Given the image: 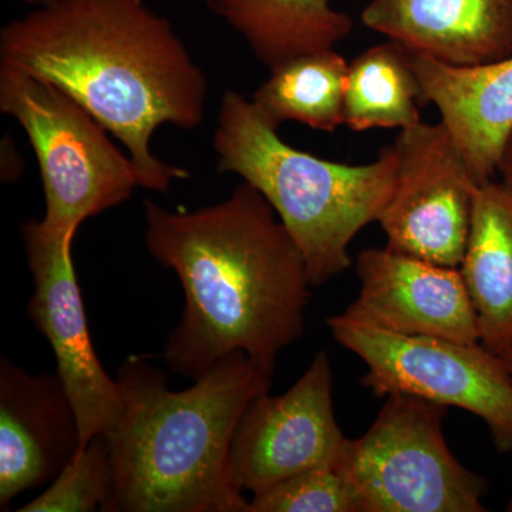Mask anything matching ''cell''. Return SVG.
I'll return each mask as SVG.
<instances>
[{
  "label": "cell",
  "mask_w": 512,
  "mask_h": 512,
  "mask_svg": "<svg viewBox=\"0 0 512 512\" xmlns=\"http://www.w3.org/2000/svg\"><path fill=\"white\" fill-rule=\"evenodd\" d=\"M148 251L184 289L180 323L164 360L200 379L222 357L244 352L274 372L279 353L305 330L308 268L274 208L251 184L191 212L144 202Z\"/></svg>",
  "instance_id": "obj_1"
},
{
  "label": "cell",
  "mask_w": 512,
  "mask_h": 512,
  "mask_svg": "<svg viewBox=\"0 0 512 512\" xmlns=\"http://www.w3.org/2000/svg\"><path fill=\"white\" fill-rule=\"evenodd\" d=\"M22 2L26 3V5L43 6L52 2V0H22Z\"/></svg>",
  "instance_id": "obj_23"
},
{
  "label": "cell",
  "mask_w": 512,
  "mask_h": 512,
  "mask_svg": "<svg viewBox=\"0 0 512 512\" xmlns=\"http://www.w3.org/2000/svg\"><path fill=\"white\" fill-rule=\"evenodd\" d=\"M500 357L503 359L505 367H507L508 372H510V375L512 376V346Z\"/></svg>",
  "instance_id": "obj_22"
},
{
  "label": "cell",
  "mask_w": 512,
  "mask_h": 512,
  "mask_svg": "<svg viewBox=\"0 0 512 512\" xmlns=\"http://www.w3.org/2000/svg\"><path fill=\"white\" fill-rule=\"evenodd\" d=\"M249 512H367L362 494L338 466L312 468L252 495Z\"/></svg>",
  "instance_id": "obj_20"
},
{
  "label": "cell",
  "mask_w": 512,
  "mask_h": 512,
  "mask_svg": "<svg viewBox=\"0 0 512 512\" xmlns=\"http://www.w3.org/2000/svg\"><path fill=\"white\" fill-rule=\"evenodd\" d=\"M247 40L269 70L320 50L335 49L352 33L353 20L330 0H207Z\"/></svg>",
  "instance_id": "obj_16"
},
{
  "label": "cell",
  "mask_w": 512,
  "mask_h": 512,
  "mask_svg": "<svg viewBox=\"0 0 512 512\" xmlns=\"http://www.w3.org/2000/svg\"><path fill=\"white\" fill-rule=\"evenodd\" d=\"M447 407L389 394L363 436L346 440L338 467L367 512H484L487 478L454 457L444 437Z\"/></svg>",
  "instance_id": "obj_6"
},
{
  "label": "cell",
  "mask_w": 512,
  "mask_h": 512,
  "mask_svg": "<svg viewBox=\"0 0 512 512\" xmlns=\"http://www.w3.org/2000/svg\"><path fill=\"white\" fill-rule=\"evenodd\" d=\"M80 450V427L59 375L0 362V507L52 483Z\"/></svg>",
  "instance_id": "obj_12"
},
{
  "label": "cell",
  "mask_w": 512,
  "mask_h": 512,
  "mask_svg": "<svg viewBox=\"0 0 512 512\" xmlns=\"http://www.w3.org/2000/svg\"><path fill=\"white\" fill-rule=\"evenodd\" d=\"M423 93L412 52L387 40L349 63L345 126L353 131L409 128L421 123Z\"/></svg>",
  "instance_id": "obj_18"
},
{
  "label": "cell",
  "mask_w": 512,
  "mask_h": 512,
  "mask_svg": "<svg viewBox=\"0 0 512 512\" xmlns=\"http://www.w3.org/2000/svg\"><path fill=\"white\" fill-rule=\"evenodd\" d=\"M333 339L367 367L362 384L376 396L410 394L480 417L497 451H512V376L481 343L406 336L326 319Z\"/></svg>",
  "instance_id": "obj_7"
},
{
  "label": "cell",
  "mask_w": 512,
  "mask_h": 512,
  "mask_svg": "<svg viewBox=\"0 0 512 512\" xmlns=\"http://www.w3.org/2000/svg\"><path fill=\"white\" fill-rule=\"evenodd\" d=\"M349 63L335 49L295 57L271 70L252 103L272 126L286 121L333 133L345 126Z\"/></svg>",
  "instance_id": "obj_17"
},
{
  "label": "cell",
  "mask_w": 512,
  "mask_h": 512,
  "mask_svg": "<svg viewBox=\"0 0 512 512\" xmlns=\"http://www.w3.org/2000/svg\"><path fill=\"white\" fill-rule=\"evenodd\" d=\"M332 393V366L322 350L288 392L256 394L232 437V484L255 495L303 471L338 466L348 439L336 420Z\"/></svg>",
  "instance_id": "obj_9"
},
{
  "label": "cell",
  "mask_w": 512,
  "mask_h": 512,
  "mask_svg": "<svg viewBox=\"0 0 512 512\" xmlns=\"http://www.w3.org/2000/svg\"><path fill=\"white\" fill-rule=\"evenodd\" d=\"M359 295L340 316L406 336L480 343L476 309L460 268L367 248L356 256Z\"/></svg>",
  "instance_id": "obj_11"
},
{
  "label": "cell",
  "mask_w": 512,
  "mask_h": 512,
  "mask_svg": "<svg viewBox=\"0 0 512 512\" xmlns=\"http://www.w3.org/2000/svg\"><path fill=\"white\" fill-rule=\"evenodd\" d=\"M460 271L476 309L480 343L501 356L512 346V192L501 181L474 192Z\"/></svg>",
  "instance_id": "obj_15"
},
{
  "label": "cell",
  "mask_w": 512,
  "mask_h": 512,
  "mask_svg": "<svg viewBox=\"0 0 512 512\" xmlns=\"http://www.w3.org/2000/svg\"><path fill=\"white\" fill-rule=\"evenodd\" d=\"M497 174L501 177V183L512 192V133L505 141L503 153L498 161Z\"/></svg>",
  "instance_id": "obj_21"
},
{
  "label": "cell",
  "mask_w": 512,
  "mask_h": 512,
  "mask_svg": "<svg viewBox=\"0 0 512 512\" xmlns=\"http://www.w3.org/2000/svg\"><path fill=\"white\" fill-rule=\"evenodd\" d=\"M507 511L512 512V495H511L510 501H508V504H507Z\"/></svg>",
  "instance_id": "obj_24"
},
{
  "label": "cell",
  "mask_w": 512,
  "mask_h": 512,
  "mask_svg": "<svg viewBox=\"0 0 512 512\" xmlns=\"http://www.w3.org/2000/svg\"><path fill=\"white\" fill-rule=\"evenodd\" d=\"M362 23L453 66L512 56V0H370Z\"/></svg>",
  "instance_id": "obj_14"
},
{
  "label": "cell",
  "mask_w": 512,
  "mask_h": 512,
  "mask_svg": "<svg viewBox=\"0 0 512 512\" xmlns=\"http://www.w3.org/2000/svg\"><path fill=\"white\" fill-rule=\"evenodd\" d=\"M214 148L218 171L238 174L274 208L301 249L312 286L352 266L350 244L379 220L396 180L393 144L369 164L323 160L288 146L252 100L235 90L222 96Z\"/></svg>",
  "instance_id": "obj_4"
},
{
  "label": "cell",
  "mask_w": 512,
  "mask_h": 512,
  "mask_svg": "<svg viewBox=\"0 0 512 512\" xmlns=\"http://www.w3.org/2000/svg\"><path fill=\"white\" fill-rule=\"evenodd\" d=\"M272 375L238 350L174 392L146 357H130L116 377L119 420L104 434L111 512H249L229 477V450L242 412L271 389Z\"/></svg>",
  "instance_id": "obj_3"
},
{
  "label": "cell",
  "mask_w": 512,
  "mask_h": 512,
  "mask_svg": "<svg viewBox=\"0 0 512 512\" xmlns=\"http://www.w3.org/2000/svg\"><path fill=\"white\" fill-rule=\"evenodd\" d=\"M396 180L379 222L386 248L460 268L480 187L443 123L403 128L393 143Z\"/></svg>",
  "instance_id": "obj_8"
},
{
  "label": "cell",
  "mask_w": 512,
  "mask_h": 512,
  "mask_svg": "<svg viewBox=\"0 0 512 512\" xmlns=\"http://www.w3.org/2000/svg\"><path fill=\"white\" fill-rule=\"evenodd\" d=\"M412 60L423 106L439 110L474 181L494 180L512 133V56L476 66H453L413 52Z\"/></svg>",
  "instance_id": "obj_13"
},
{
  "label": "cell",
  "mask_w": 512,
  "mask_h": 512,
  "mask_svg": "<svg viewBox=\"0 0 512 512\" xmlns=\"http://www.w3.org/2000/svg\"><path fill=\"white\" fill-rule=\"evenodd\" d=\"M20 512H111V471L106 436L93 437L42 494Z\"/></svg>",
  "instance_id": "obj_19"
},
{
  "label": "cell",
  "mask_w": 512,
  "mask_h": 512,
  "mask_svg": "<svg viewBox=\"0 0 512 512\" xmlns=\"http://www.w3.org/2000/svg\"><path fill=\"white\" fill-rule=\"evenodd\" d=\"M22 234L35 282L28 318L55 353L57 375L79 421L82 450L93 437L109 433L119 420V384L107 375L90 338L73 264L76 232L47 234L37 221H29Z\"/></svg>",
  "instance_id": "obj_10"
},
{
  "label": "cell",
  "mask_w": 512,
  "mask_h": 512,
  "mask_svg": "<svg viewBox=\"0 0 512 512\" xmlns=\"http://www.w3.org/2000/svg\"><path fill=\"white\" fill-rule=\"evenodd\" d=\"M0 67L69 94L127 148L141 187L167 192L188 171L150 148L161 124L202 123L207 79L173 26L143 0H52L0 33Z\"/></svg>",
  "instance_id": "obj_2"
},
{
  "label": "cell",
  "mask_w": 512,
  "mask_h": 512,
  "mask_svg": "<svg viewBox=\"0 0 512 512\" xmlns=\"http://www.w3.org/2000/svg\"><path fill=\"white\" fill-rule=\"evenodd\" d=\"M0 110L18 121L35 150L47 234L77 232L83 221L130 200L141 187L131 157L69 94L42 77L0 67Z\"/></svg>",
  "instance_id": "obj_5"
}]
</instances>
